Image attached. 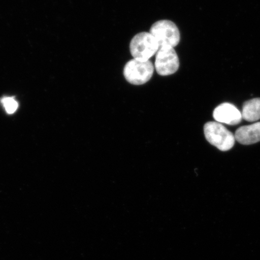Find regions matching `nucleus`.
<instances>
[{
  "label": "nucleus",
  "mask_w": 260,
  "mask_h": 260,
  "mask_svg": "<svg viewBox=\"0 0 260 260\" xmlns=\"http://www.w3.org/2000/svg\"><path fill=\"white\" fill-rule=\"evenodd\" d=\"M213 117L217 122L230 125L239 124L242 119V113L230 103H223L217 107L214 110Z\"/></svg>",
  "instance_id": "nucleus-6"
},
{
  "label": "nucleus",
  "mask_w": 260,
  "mask_h": 260,
  "mask_svg": "<svg viewBox=\"0 0 260 260\" xmlns=\"http://www.w3.org/2000/svg\"><path fill=\"white\" fill-rule=\"evenodd\" d=\"M204 134L207 141L222 151H229L235 144V135L217 122H209L204 125Z\"/></svg>",
  "instance_id": "nucleus-2"
},
{
  "label": "nucleus",
  "mask_w": 260,
  "mask_h": 260,
  "mask_svg": "<svg viewBox=\"0 0 260 260\" xmlns=\"http://www.w3.org/2000/svg\"><path fill=\"white\" fill-rule=\"evenodd\" d=\"M156 71L161 76H170L177 72L180 67L179 58L173 47L159 48L154 64Z\"/></svg>",
  "instance_id": "nucleus-5"
},
{
  "label": "nucleus",
  "mask_w": 260,
  "mask_h": 260,
  "mask_svg": "<svg viewBox=\"0 0 260 260\" xmlns=\"http://www.w3.org/2000/svg\"><path fill=\"white\" fill-rule=\"evenodd\" d=\"M149 32L158 42L159 48L165 46L174 48L180 43V31L171 21L160 20L155 22Z\"/></svg>",
  "instance_id": "nucleus-4"
},
{
  "label": "nucleus",
  "mask_w": 260,
  "mask_h": 260,
  "mask_svg": "<svg viewBox=\"0 0 260 260\" xmlns=\"http://www.w3.org/2000/svg\"><path fill=\"white\" fill-rule=\"evenodd\" d=\"M159 49L158 42L150 32H142L135 36L129 45L130 53L135 59L148 61Z\"/></svg>",
  "instance_id": "nucleus-1"
},
{
  "label": "nucleus",
  "mask_w": 260,
  "mask_h": 260,
  "mask_svg": "<svg viewBox=\"0 0 260 260\" xmlns=\"http://www.w3.org/2000/svg\"><path fill=\"white\" fill-rule=\"evenodd\" d=\"M242 119L248 122L260 119V99H254L244 103L242 112Z\"/></svg>",
  "instance_id": "nucleus-8"
},
{
  "label": "nucleus",
  "mask_w": 260,
  "mask_h": 260,
  "mask_svg": "<svg viewBox=\"0 0 260 260\" xmlns=\"http://www.w3.org/2000/svg\"><path fill=\"white\" fill-rule=\"evenodd\" d=\"M1 103L5 107L6 112L10 115L14 113L18 110L19 104L14 97L6 96L3 98Z\"/></svg>",
  "instance_id": "nucleus-9"
},
{
  "label": "nucleus",
  "mask_w": 260,
  "mask_h": 260,
  "mask_svg": "<svg viewBox=\"0 0 260 260\" xmlns=\"http://www.w3.org/2000/svg\"><path fill=\"white\" fill-rule=\"evenodd\" d=\"M154 67L151 61L133 59L125 64L123 75L128 83L134 85H142L151 79Z\"/></svg>",
  "instance_id": "nucleus-3"
},
{
  "label": "nucleus",
  "mask_w": 260,
  "mask_h": 260,
  "mask_svg": "<svg viewBox=\"0 0 260 260\" xmlns=\"http://www.w3.org/2000/svg\"><path fill=\"white\" fill-rule=\"evenodd\" d=\"M236 141L242 145H252L260 141V122L241 126L236 130Z\"/></svg>",
  "instance_id": "nucleus-7"
}]
</instances>
